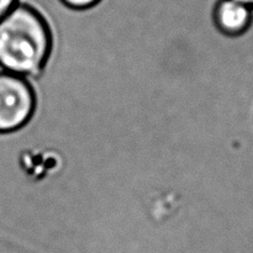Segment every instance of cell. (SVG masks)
I'll return each mask as SVG.
<instances>
[{"label": "cell", "mask_w": 253, "mask_h": 253, "mask_svg": "<svg viewBox=\"0 0 253 253\" xmlns=\"http://www.w3.org/2000/svg\"><path fill=\"white\" fill-rule=\"evenodd\" d=\"M51 49V35L31 5H15L0 20V69L31 78L39 74Z\"/></svg>", "instance_id": "1"}, {"label": "cell", "mask_w": 253, "mask_h": 253, "mask_svg": "<svg viewBox=\"0 0 253 253\" xmlns=\"http://www.w3.org/2000/svg\"><path fill=\"white\" fill-rule=\"evenodd\" d=\"M20 0H0V20L15 6L19 4Z\"/></svg>", "instance_id": "5"}, {"label": "cell", "mask_w": 253, "mask_h": 253, "mask_svg": "<svg viewBox=\"0 0 253 253\" xmlns=\"http://www.w3.org/2000/svg\"><path fill=\"white\" fill-rule=\"evenodd\" d=\"M35 96L29 79L0 71V133L19 130L30 120Z\"/></svg>", "instance_id": "2"}, {"label": "cell", "mask_w": 253, "mask_h": 253, "mask_svg": "<svg viewBox=\"0 0 253 253\" xmlns=\"http://www.w3.org/2000/svg\"><path fill=\"white\" fill-rule=\"evenodd\" d=\"M236 1L242 2V4L247 5V6H250L251 9H253V0H236Z\"/></svg>", "instance_id": "6"}, {"label": "cell", "mask_w": 253, "mask_h": 253, "mask_svg": "<svg viewBox=\"0 0 253 253\" xmlns=\"http://www.w3.org/2000/svg\"><path fill=\"white\" fill-rule=\"evenodd\" d=\"M212 20L222 35L241 37L253 27V9L236 0H216Z\"/></svg>", "instance_id": "3"}, {"label": "cell", "mask_w": 253, "mask_h": 253, "mask_svg": "<svg viewBox=\"0 0 253 253\" xmlns=\"http://www.w3.org/2000/svg\"><path fill=\"white\" fill-rule=\"evenodd\" d=\"M58 1L68 9L82 11V10H88L96 6L103 0H58Z\"/></svg>", "instance_id": "4"}]
</instances>
